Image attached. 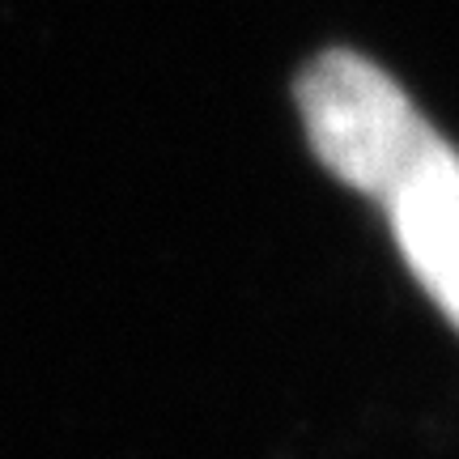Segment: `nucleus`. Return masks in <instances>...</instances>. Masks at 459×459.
Wrapping results in <instances>:
<instances>
[{
    "label": "nucleus",
    "instance_id": "1",
    "mask_svg": "<svg viewBox=\"0 0 459 459\" xmlns=\"http://www.w3.org/2000/svg\"><path fill=\"white\" fill-rule=\"evenodd\" d=\"M298 111L315 158L361 196L387 200L438 132L392 73L358 51H324L298 77Z\"/></svg>",
    "mask_w": 459,
    "mask_h": 459
},
{
    "label": "nucleus",
    "instance_id": "2",
    "mask_svg": "<svg viewBox=\"0 0 459 459\" xmlns=\"http://www.w3.org/2000/svg\"><path fill=\"white\" fill-rule=\"evenodd\" d=\"M383 204L409 273L459 332V149L438 136Z\"/></svg>",
    "mask_w": 459,
    "mask_h": 459
}]
</instances>
